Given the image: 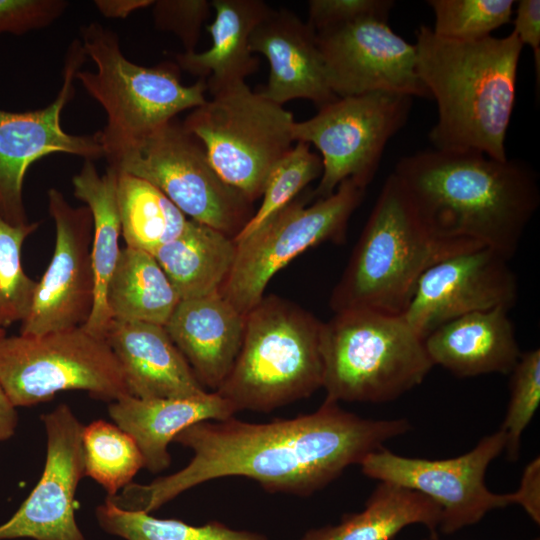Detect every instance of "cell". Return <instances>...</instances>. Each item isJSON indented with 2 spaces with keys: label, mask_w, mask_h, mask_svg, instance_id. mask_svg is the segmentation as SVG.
<instances>
[{
  "label": "cell",
  "mask_w": 540,
  "mask_h": 540,
  "mask_svg": "<svg viewBox=\"0 0 540 540\" xmlns=\"http://www.w3.org/2000/svg\"><path fill=\"white\" fill-rule=\"evenodd\" d=\"M410 428L407 419L362 418L328 399L291 419L205 420L174 438L193 451L183 469L146 485L131 482L107 499L126 511L150 513L196 485L227 476L250 478L271 493L309 496Z\"/></svg>",
  "instance_id": "cell-1"
},
{
  "label": "cell",
  "mask_w": 540,
  "mask_h": 540,
  "mask_svg": "<svg viewBox=\"0 0 540 540\" xmlns=\"http://www.w3.org/2000/svg\"><path fill=\"white\" fill-rule=\"evenodd\" d=\"M433 236L489 247L511 259L540 204L537 173L520 159L430 149L392 172Z\"/></svg>",
  "instance_id": "cell-2"
},
{
  "label": "cell",
  "mask_w": 540,
  "mask_h": 540,
  "mask_svg": "<svg viewBox=\"0 0 540 540\" xmlns=\"http://www.w3.org/2000/svg\"><path fill=\"white\" fill-rule=\"evenodd\" d=\"M414 45L417 73L437 104V121L429 132L433 148L474 150L506 160L523 48L516 35L457 41L421 25Z\"/></svg>",
  "instance_id": "cell-3"
},
{
  "label": "cell",
  "mask_w": 540,
  "mask_h": 540,
  "mask_svg": "<svg viewBox=\"0 0 540 540\" xmlns=\"http://www.w3.org/2000/svg\"><path fill=\"white\" fill-rule=\"evenodd\" d=\"M433 236L391 173L330 297L337 313L368 309L402 315L423 273L440 260L480 247Z\"/></svg>",
  "instance_id": "cell-4"
},
{
  "label": "cell",
  "mask_w": 540,
  "mask_h": 540,
  "mask_svg": "<svg viewBox=\"0 0 540 540\" xmlns=\"http://www.w3.org/2000/svg\"><path fill=\"white\" fill-rule=\"evenodd\" d=\"M322 322L312 313L271 295L245 315L240 351L215 391L236 412H270L322 388Z\"/></svg>",
  "instance_id": "cell-5"
},
{
  "label": "cell",
  "mask_w": 540,
  "mask_h": 540,
  "mask_svg": "<svg viewBox=\"0 0 540 540\" xmlns=\"http://www.w3.org/2000/svg\"><path fill=\"white\" fill-rule=\"evenodd\" d=\"M325 399L383 403L423 382L433 368L424 339L402 315L368 309L337 312L322 322Z\"/></svg>",
  "instance_id": "cell-6"
},
{
  "label": "cell",
  "mask_w": 540,
  "mask_h": 540,
  "mask_svg": "<svg viewBox=\"0 0 540 540\" xmlns=\"http://www.w3.org/2000/svg\"><path fill=\"white\" fill-rule=\"evenodd\" d=\"M81 37L96 69L79 70L76 79L106 113V125L98 131L105 156L207 100L204 79L184 85L175 62L153 67L131 62L121 51L118 35L101 23L82 27Z\"/></svg>",
  "instance_id": "cell-7"
},
{
  "label": "cell",
  "mask_w": 540,
  "mask_h": 540,
  "mask_svg": "<svg viewBox=\"0 0 540 540\" xmlns=\"http://www.w3.org/2000/svg\"><path fill=\"white\" fill-rule=\"evenodd\" d=\"M293 114L238 83L194 108L182 121L229 186L250 202L261 198L273 167L292 148Z\"/></svg>",
  "instance_id": "cell-8"
},
{
  "label": "cell",
  "mask_w": 540,
  "mask_h": 540,
  "mask_svg": "<svg viewBox=\"0 0 540 540\" xmlns=\"http://www.w3.org/2000/svg\"><path fill=\"white\" fill-rule=\"evenodd\" d=\"M108 167L162 191L191 220L234 238L253 215V203L226 184L202 143L176 118L105 156Z\"/></svg>",
  "instance_id": "cell-9"
},
{
  "label": "cell",
  "mask_w": 540,
  "mask_h": 540,
  "mask_svg": "<svg viewBox=\"0 0 540 540\" xmlns=\"http://www.w3.org/2000/svg\"><path fill=\"white\" fill-rule=\"evenodd\" d=\"M0 384L15 407L50 400L66 390L114 402L130 395L106 343L84 327L0 339Z\"/></svg>",
  "instance_id": "cell-10"
},
{
  "label": "cell",
  "mask_w": 540,
  "mask_h": 540,
  "mask_svg": "<svg viewBox=\"0 0 540 540\" xmlns=\"http://www.w3.org/2000/svg\"><path fill=\"white\" fill-rule=\"evenodd\" d=\"M364 188L348 179L330 196L306 206L296 198L256 232L236 243L232 270L220 294L246 315L264 297L272 277L294 258L326 241L341 242Z\"/></svg>",
  "instance_id": "cell-11"
},
{
  "label": "cell",
  "mask_w": 540,
  "mask_h": 540,
  "mask_svg": "<svg viewBox=\"0 0 540 540\" xmlns=\"http://www.w3.org/2000/svg\"><path fill=\"white\" fill-rule=\"evenodd\" d=\"M412 97L376 91L342 97L318 108L310 119L295 121V142L312 144L323 171L314 197L330 196L345 180L366 189L388 141L406 124Z\"/></svg>",
  "instance_id": "cell-12"
},
{
  "label": "cell",
  "mask_w": 540,
  "mask_h": 540,
  "mask_svg": "<svg viewBox=\"0 0 540 540\" xmlns=\"http://www.w3.org/2000/svg\"><path fill=\"white\" fill-rule=\"evenodd\" d=\"M498 430L455 458L428 460L404 457L382 447L359 464L366 476L400 485L432 499L441 509L439 530L452 534L478 523L493 509L512 504L511 494H496L485 484L490 463L505 449Z\"/></svg>",
  "instance_id": "cell-13"
},
{
  "label": "cell",
  "mask_w": 540,
  "mask_h": 540,
  "mask_svg": "<svg viewBox=\"0 0 540 540\" xmlns=\"http://www.w3.org/2000/svg\"><path fill=\"white\" fill-rule=\"evenodd\" d=\"M88 59L75 39L66 53L62 86L46 107L25 112L0 109V214L13 224L28 223L22 188L28 168L52 153H67L94 161L105 157L99 132L73 135L63 130L61 114L74 96L73 82Z\"/></svg>",
  "instance_id": "cell-14"
},
{
  "label": "cell",
  "mask_w": 540,
  "mask_h": 540,
  "mask_svg": "<svg viewBox=\"0 0 540 540\" xmlns=\"http://www.w3.org/2000/svg\"><path fill=\"white\" fill-rule=\"evenodd\" d=\"M388 19L368 17L316 33L329 86L338 97L383 91L429 98L417 73L416 47Z\"/></svg>",
  "instance_id": "cell-15"
},
{
  "label": "cell",
  "mask_w": 540,
  "mask_h": 540,
  "mask_svg": "<svg viewBox=\"0 0 540 540\" xmlns=\"http://www.w3.org/2000/svg\"><path fill=\"white\" fill-rule=\"evenodd\" d=\"M56 242L51 262L37 282L21 335H42L88 321L95 302V277L90 244L93 220L89 208H75L55 188L48 191Z\"/></svg>",
  "instance_id": "cell-16"
},
{
  "label": "cell",
  "mask_w": 540,
  "mask_h": 540,
  "mask_svg": "<svg viewBox=\"0 0 540 540\" xmlns=\"http://www.w3.org/2000/svg\"><path fill=\"white\" fill-rule=\"evenodd\" d=\"M510 259L489 247L448 256L427 269L402 314L423 339L461 316L495 308L510 310L518 296Z\"/></svg>",
  "instance_id": "cell-17"
},
{
  "label": "cell",
  "mask_w": 540,
  "mask_h": 540,
  "mask_svg": "<svg viewBox=\"0 0 540 540\" xmlns=\"http://www.w3.org/2000/svg\"><path fill=\"white\" fill-rule=\"evenodd\" d=\"M47 435L42 476L15 514L0 525V540H86L75 515V494L85 476L83 425L66 404L41 416Z\"/></svg>",
  "instance_id": "cell-18"
},
{
  "label": "cell",
  "mask_w": 540,
  "mask_h": 540,
  "mask_svg": "<svg viewBox=\"0 0 540 540\" xmlns=\"http://www.w3.org/2000/svg\"><path fill=\"white\" fill-rule=\"evenodd\" d=\"M250 50L269 63L266 85L258 92L284 105L305 99L320 108L338 97L332 92L316 35L294 12L271 9L250 37Z\"/></svg>",
  "instance_id": "cell-19"
},
{
  "label": "cell",
  "mask_w": 540,
  "mask_h": 540,
  "mask_svg": "<svg viewBox=\"0 0 540 540\" xmlns=\"http://www.w3.org/2000/svg\"><path fill=\"white\" fill-rule=\"evenodd\" d=\"M104 339L122 368L130 395L159 399L207 393L164 326L112 319Z\"/></svg>",
  "instance_id": "cell-20"
},
{
  "label": "cell",
  "mask_w": 540,
  "mask_h": 540,
  "mask_svg": "<svg viewBox=\"0 0 540 540\" xmlns=\"http://www.w3.org/2000/svg\"><path fill=\"white\" fill-rule=\"evenodd\" d=\"M164 327L199 383L215 392L240 351L245 315L218 291L180 300Z\"/></svg>",
  "instance_id": "cell-21"
},
{
  "label": "cell",
  "mask_w": 540,
  "mask_h": 540,
  "mask_svg": "<svg viewBox=\"0 0 540 540\" xmlns=\"http://www.w3.org/2000/svg\"><path fill=\"white\" fill-rule=\"evenodd\" d=\"M508 312L504 308L474 312L436 328L424 339L433 365L457 377L510 374L522 352Z\"/></svg>",
  "instance_id": "cell-22"
},
{
  "label": "cell",
  "mask_w": 540,
  "mask_h": 540,
  "mask_svg": "<svg viewBox=\"0 0 540 540\" xmlns=\"http://www.w3.org/2000/svg\"><path fill=\"white\" fill-rule=\"evenodd\" d=\"M114 423L136 441L144 468L152 473L170 465L169 444L187 427L205 420H225L236 413L216 392L190 398L140 399L126 395L108 406Z\"/></svg>",
  "instance_id": "cell-23"
},
{
  "label": "cell",
  "mask_w": 540,
  "mask_h": 540,
  "mask_svg": "<svg viewBox=\"0 0 540 540\" xmlns=\"http://www.w3.org/2000/svg\"><path fill=\"white\" fill-rule=\"evenodd\" d=\"M214 20L206 26L211 35L209 49L174 55L180 70L204 79L211 96L256 72L258 59L250 50V37L272 9L263 0H212Z\"/></svg>",
  "instance_id": "cell-24"
},
{
  "label": "cell",
  "mask_w": 540,
  "mask_h": 540,
  "mask_svg": "<svg viewBox=\"0 0 540 540\" xmlns=\"http://www.w3.org/2000/svg\"><path fill=\"white\" fill-rule=\"evenodd\" d=\"M233 238L189 219L184 230L152 253L180 300L218 292L236 257Z\"/></svg>",
  "instance_id": "cell-25"
},
{
  "label": "cell",
  "mask_w": 540,
  "mask_h": 540,
  "mask_svg": "<svg viewBox=\"0 0 540 540\" xmlns=\"http://www.w3.org/2000/svg\"><path fill=\"white\" fill-rule=\"evenodd\" d=\"M74 196L89 208L93 220L91 256L95 277V302L84 327L104 338L112 320L105 303L106 288L117 263L121 223L117 199V173L107 167L103 175L90 160H84L73 177Z\"/></svg>",
  "instance_id": "cell-26"
},
{
  "label": "cell",
  "mask_w": 540,
  "mask_h": 540,
  "mask_svg": "<svg viewBox=\"0 0 540 540\" xmlns=\"http://www.w3.org/2000/svg\"><path fill=\"white\" fill-rule=\"evenodd\" d=\"M440 507L429 497L380 481L364 510L343 516L339 524L309 530L301 540H391L412 524L424 525L437 539Z\"/></svg>",
  "instance_id": "cell-27"
},
{
  "label": "cell",
  "mask_w": 540,
  "mask_h": 540,
  "mask_svg": "<svg viewBox=\"0 0 540 540\" xmlns=\"http://www.w3.org/2000/svg\"><path fill=\"white\" fill-rule=\"evenodd\" d=\"M179 301L151 253L127 246L120 249L105 294L112 319L165 326Z\"/></svg>",
  "instance_id": "cell-28"
},
{
  "label": "cell",
  "mask_w": 540,
  "mask_h": 540,
  "mask_svg": "<svg viewBox=\"0 0 540 540\" xmlns=\"http://www.w3.org/2000/svg\"><path fill=\"white\" fill-rule=\"evenodd\" d=\"M116 173L121 235L127 247L152 254L181 234L189 219L162 191L141 178Z\"/></svg>",
  "instance_id": "cell-29"
},
{
  "label": "cell",
  "mask_w": 540,
  "mask_h": 540,
  "mask_svg": "<svg viewBox=\"0 0 540 540\" xmlns=\"http://www.w3.org/2000/svg\"><path fill=\"white\" fill-rule=\"evenodd\" d=\"M85 476L99 483L107 497L115 496L144 467L134 438L116 424L96 420L83 427Z\"/></svg>",
  "instance_id": "cell-30"
},
{
  "label": "cell",
  "mask_w": 540,
  "mask_h": 540,
  "mask_svg": "<svg viewBox=\"0 0 540 540\" xmlns=\"http://www.w3.org/2000/svg\"><path fill=\"white\" fill-rule=\"evenodd\" d=\"M96 517L104 531L125 540H267L261 533L232 529L218 521L193 526L177 519L126 511L107 499L97 507Z\"/></svg>",
  "instance_id": "cell-31"
},
{
  "label": "cell",
  "mask_w": 540,
  "mask_h": 540,
  "mask_svg": "<svg viewBox=\"0 0 540 540\" xmlns=\"http://www.w3.org/2000/svg\"><path fill=\"white\" fill-rule=\"evenodd\" d=\"M321 157L305 142H295L276 163L266 180L262 202L250 220L233 238L238 243L266 223L276 213L294 201L307 185L321 177Z\"/></svg>",
  "instance_id": "cell-32"
},
{
  "label": "cell",
  "mask_w": 540,
  "mask_h": 540,
  "mask_svg": "<svg viewBox=\"0 0 540 540\" xmlns=\"http://www.w3.org/2000/svg\"><path fill=\"white\" fill-rule=\"evenodd\" d=\"M38 223L13 224L0 214V327L23 321L27 316L37 282L22 267L24 240Z\"/></svg>",
  "instance_id": "cell-33"
},
{
  "label": "cell",
  "mask_w": 540,
  "mask_h": 540,
  "mask_svg": "<svg viewBox=\"0 0 540 540\" xmlns=\"http://www.w3.org/2000/svg\"><path fill=\"white\" fill-rule=\"evenodd\" d=\"M435 22L432 31L439 37L473 41L509 23L513 0H429Z\"/></svg>",
  "instance_id": "cell-34"
},
{
  "label": "cell",
  "mask_w": 540,
  "mask_h": 540,
  "mask_svg": "<svg viewBox=\"0 0 540 540\" xmlns=\"http://www.w3.org/2000/svg\"><path fill=\"white\" fill-rule=\"evenodd\" d=\"M510 400L500 430L505 433V449L510 461L520 454L521 437L540 404V350L521 353L511 371Z\"/></svg>",
  "instance_id": "cell-35"
},
{
  "label": "cell",
  "mask_w": 540,
  "mask_h": 540,
  "mask_svg": "<svg viewBox=\"0 0 540 540\" xmlns=\"http://www.w3.org/2000/svg\"><path fill=\"white\" fill-rule=\"evenodd\" d=\"M211 9L207 0H158L153 3V19L157 29L180 39L184 52H194Z\"/></svg>",
  "instance_id": "cell-36"
},
{
  "label": "cell",
  "mask_w": 540,
  "mask_h": 540,
  "mask_svg": "<svg viewBox=\"0 0 540 540\" xmlns=\"http://www.w3.org/2000/svg\"><path fill=\"white\" fill-rule=\"evenodd\" d=\"M392 0H310L306 23L319 33L368 17L388 19Z\"/></svg>",
  "instance_id": "cell-37"
},
{
  "label": "cell",
  "mask_w": 540,
  "mask_h": 540,
  "mask_svg": "<svg viewBox=\"0 0 540 540\" xmlns=\"http://www.w3.org/2000/svg\"><path fill=\"white\" fill-rule=\"evenodd\" d=\"M68 6L64 0H0V34L22 35L45 28Z\"/></svg>",
  "instance_id": "cell-38"
},
{
  "label": "cell",
  "mask_w": 540,
  "mask_h": 540,
  "mask_svg": "<svg viewBox=\"0 0 540 540\" xmlns=\"http://www.w3.org/2000/svg\"><path fill=\"white\" fill-rule=\"evenodd\" d=\"M513 33L521 44L528 45L535 62L537 86L540 83V1L520 0L514 10Z\"/></svg>",
  "instance_id": "cell-39"
},
{
  "label": "cell",
  "mask_w": 540,
  "mask_h": 540,
  "mask_svg": "<svg viewBox=\"0 0 540 540\" xmlns=\"http://www.w3.org/2000/svg\"><path fill=\"white\" fill-rule=\"evenodd\" d=\"M512 504L520 505L530 518L540 523V460L529 462L522 474L518 489L510 493Z\"/></svg>",
  "instance_id": "cell-40"
},
{
  "label": "cell",
  "mask_w": 540,
  "mask_h": 540,
  "mask_svg": "<svg viewBox=\"0 0 540 540\" xmlns=\"http://www.w3.org/2000/svg\"><path fill=\"white\" fill-rule=\"evenodd\" d=\"M106 17L125 18L132 12L153 5L152 0H100L94 2Z\"/></svg>",
  "instance_id": "cell-41"
},
{
  "label": "cell",
  "mask_w": 540,
  "mask_h": 540,
  "mask_svg": "<svg viewBox=\"0 0 540 540\" xmlns=\"http://www.w3.org/2000/svg\"><path fill=\"white\" fill-rule=\"evenodd\" d=\"M17 412L0 384V441L9 439L17 426Z\"/></svg>",
  "instance_id": "cell-42"
},
{
  "label": "cell",
  "mask_w": 540,
  "mask_h": 540,
  "mask_svg": "<svg viewBox=\"0 0 540 540\" xmlns=\"http://www.w3.org/2000/svg\"><path fill=\"white\" fill-rule=\"evenodd\" d=\"M4 336H5L4 328L0 327V339L3 338Z\"/></svg>",
  "instance_id": "cell-43"
}]
</instances>
